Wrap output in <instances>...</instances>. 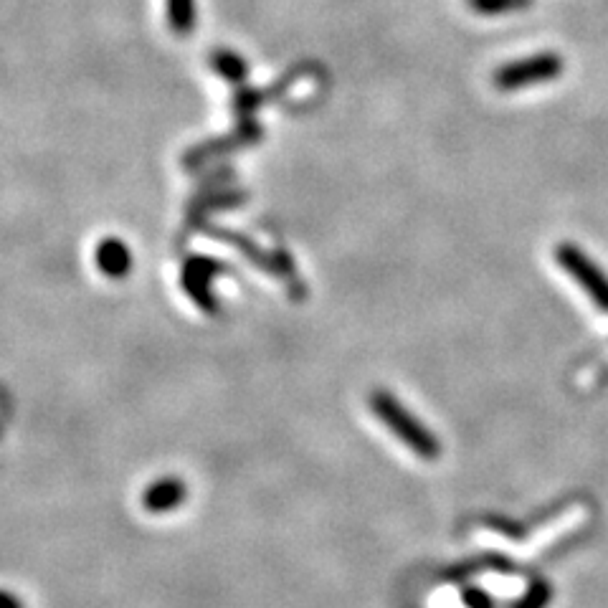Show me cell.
I'll use <instances>...</instances> for the list:
<instances>
[{
	"instance_id": "obj_1",
	"label": "cell",
	"mask_w": 608,
	"mask_h": 608,
	"mask_svg": "<svg viewBox=\"0 0 608 608\" xmlns=\"http://www.w3.org/2000/svg\"><path fill=\"white\" fill-rule=\"evenodd\" d=\"M370 408H373L375 416L380 418V424L386 426V429L416 456L431 462V459H436V456L441 454L439 439H436L396 396H391L388 391H375L373 396H370Z\"/></svg>"
},
{
	"instance_id": "obj_2",
	"label": "cell",
	"mask_w": 608,
	"mask_h": 608,
	"mask_svg": "<svg viewBox=\"0 0 608 608\" xmlns=\"http://www.w3.org/2000/svg\"><path fill=\"white\" fill-rule=\"evenodd\" d=\"M563 71V56L555 54V51H540V54L525 56V59L500 66V69L494 71V87L500 89V92H517V89L553 82Z\"/></svg>"
},
{
	"instance_id": "obj_3",
	"label": "cell",
	"mask_w": 608,
	"mask_h": 608,
	"mask_svg": "<svg viewBox=\"0 0 608 608\" xmlns=\"http://www.w3.org/2000/svg\"><path fill=\"white\" fill-rule=\"evenodd\" d=\"M555 261H558L563 272H568L570 277L576 279L578 287L593 299L598 310L608 312V274L603 272L601 266H598L586 251L578 249V246L570 244V241H563V244L555 249Z\"/></svg>"
},
{
	"instance_id": "obj_4",
	"label": "cell",
	"mask_w": 608,
	"mask_h": 608,
	"mask_svg": "<svg viewBox=\"0 0 608 608\" xmlns=\"http://www.w3.org/2000/svg\"><path fill=\"white\" fill-rule=\"evenodd\" d=\"M188 500V484L180 477H160L147 484L140 502L147 515H170Z\"/></svg>"
},
{
	"instance_id": "obj_5",
	"label": "cell",
	"mask_w": 608,
	"mask_h": 608,
	"mask_svg": "<svg viewBox=\"0 0 608 608\" xmlns=\"http://www.w3.org/2000/svg\"><path fill=\"white\" fill-rule=\"evenodd\" d=\"M94 261H97L99 272H104L112 279L127 277L132 269V254L125 241L120 239L99 241L97 251H94Z\"/></svg>"
},
{
	"instance_id": "obj_6",
	"label": "cell",
	"mask_w": 608,
	"mask_h": 608,
	"mask_svg": "<svg viewBox=\"0 0 608 608\" xmlns=\"http://www.w3.org/2000/svg\"><path fill=\"white\" fill-rule=\"evenodd\" d=\"M168 21L178 36H188L196 26V0H168Z\"/></svg>"
},
{
	"instance_id": "obj_7",
	"label": "cell",
	"mask_w": 608,
	"mask_h": 608,
	"mask_svg": "<svg viewBox=\"0 0 608 608\" xmlns=\"http://www.w3.org/2000/svg\"><path fill=\"white\" fill-rule=\"evenodd\" d=\"M467 3L479 16H505V13L525 11L535 0H467Z\"/></svg>"
},
{
	"instance_id": "obj_8",
	"label": "cell",
	"mask_w": 608,
	"mask_h": 608,
	"mask_svg": "<svg viewBox=\"0 0 608 608\" xmlns=\"http://www.w3.org/2000/svg\"><path fill=\"white\" fill-rule=\"evenodd\" d=\"M213 66H216V69L221 71L223 76H228V79H234V82L246 74L244 61H241L239 56L228 54V51H218V54L213 56Z\"/></svg>"
},
{
	"instance_id": "obj_9",
	"label": "cell",
	"mask_w": 608,
	"mask_h": 608,
	"mask_svg": "<svg viewBox=\"0 0 608 608\" xmlns=\"http://www.w3.org/2000/svg\"><path fill=\"white\" fill-rule=\"evenodd\" d=\"M0 608H26V603H23L16 593L0 588Z\"/></svg>"
}]
</instances>
